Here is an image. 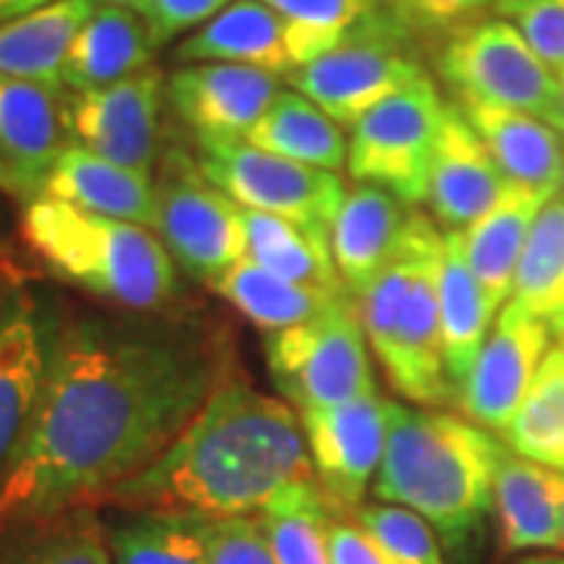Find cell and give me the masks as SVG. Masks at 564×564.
I'll use <instances>...</instances> for the list:
<instances>
[{
    "instance_id": "74e56055",
    "label": "cell",
    "mask_w": 564,
    "mask_h": 564,
    "mask_svg": "<svg viewBox=\"0 0 564 564\" xmlns=\"http://www.w3.org/2000/svg\"><path fill=\"white\" fill-rule=\"evenodd\" d=\"M207 564H276L261 518H198Z\"/></svg>"
},
{
    "instance_id": "4316f807",
    "label": "cell",
    "mask_w": 564,
    "mask_h": 564,
    "mask_svg": "<svg viewBox=\"0 0 564 564\" xmlns=\"http://www.w3.org/2000/svg\"><path fill=\"white\" fill-rule=\"evenodd\" d=\"M245 217V242L248 254L263 270L276 273L282 280L299 282L317 292L329 295H348L339 267L333 258L329 229L321 226H304V223L242 210Z\"/></svg>"
},
{
    "instance_id": "83f0119b",
    "label": "cell",
    "mask_w": 564,
    "mask_h": 564,
    "mask_svg": "<svg viewBox=\"0 0 564 564\" xmlns=\"http://www.w3.org/2000/svg\"><path fill=\"white\" fill-rule=\"evenodd\" d=\"M91 10L95 0H57L35 13L0 22V76L63 88L69 44Z\"/></svg>"
},
{
    "instance_id": "4dcf8cb0",
    "label": "cell",
    "mask_w": 564,
    "mask_h": 564,
    "mask_svg": "<svg viewBox=\"0 0 564 564\" xmlns=\"http://www.w3.org/2000/svg\"><path fill=\"white\" fill-rule=\"evenodd\" d=\"M214 292L232 304L245 321H251L267 333H280L289 326L307 323L311 317H317L326 304L343 299V295H329V292L282 280L251 258H242L236 267H229L220 280L214 282Z\"/></svg>"
},
{
    "instance_id": "f546056e",
    "label": "cell",
    "mask_w": 564,
    "mask_h": 564,
    "mask_svg": "<svg viewBox=\"0 0 564 564\" xmlns=\"http://www.w3.org/2000/svg\"><path fill=\"white\" fill-rule=\"evenodd\" d=\"M0 564H113L95 505L0 530Z\"/></svg>"
},
{
    "instance_id": "f35d334b",
    "label": "cell",
    "mask_w": 564,
    "mask_h": 564,
    "mask_svg": "<svg viewBox=\"0 0 564 564\" xmlns=\"http://www.w3.org/2000/svg\"><path fill=\"white\" fill-rule=\"evenodd\" d=\"M508 22L524 35L533 54L555 73H564V0H518L502 7Z\"/></svg>"
},
{
    "instance_id": "9a60e30c",
    "label": "cell",
    "mask_w": 564,
    "mask_h": 564,
    "mask_svg": "<svg viewBox=\"0 0 564 564\" xmlns=\"http://www.w3.org/2000/svg\"><path fill=\"white\" fill-rule=\"evenodd\" d=\"M549 343V323L533 317L518 302L505 304L458 392L464 417L502 436L524 404L545 351L552 348Z\"/></svg>"
},
{
    "instance_id": "9c48e42d",
    "label": "cell",
    "mask_w": 564,
    "mask_h": 564,
    "mask_svg": "<svg viewBox=\"0 0 564 564\" xmlns=\"http://www.w3.org/2000/svg\"><path fill=\"white\" fill-rule=\"evenodd\" d=\"M440 73L458 101L521 110L555 122L558 76L545 66L508 20L467 22L440 54Z\"/></svg>"
},
{
    "instance_id": "836d02e7",
    "label": "cell",
    "mask_w": 564,
    "mask_h": 564,
    "mask_svg": "<svg viewBox=\"0 0 564 564\" xmlns=\"http://www.w3.org/2000/svg\"><path fill=\"white\" fill-rule=\"evenodd\" d=\"M508 452L564 470V348L545 351L524 404L502 433Z\"/></svg>"
},
{
    "instance_id": "7dc6e473",
    "label": "cell",
    "mask_w": 564,
    "mask_h": 564,
    "mask_svg": "<svg viewBox=\"0 0 564 564\" xmlns=\"http://www.w3.org/2000/svg\"><path fill=\"white\" fill-rule=\"evenodd\" d=\"M552 339H555V343H558L564 348V323H562V326H558V329H555V333H552Z\"/></svg>"
},
{
    "instance_id": "f1b7e54d",
    "label": "cell",
    "mask_w": 564,
    "mask_h": 564,
    "mask_svg": "<svg viewBox=\"0 0 564 564\" xmlns=\"http://www.w3.org/2000/svg\"><path fill=\"white\" fill-rule=\"evenodd\" d=\"M245 141L285 161L307 163L329 173H343L348 166V139L343 126L292 88L276 95V101L267 107V113Z\"/></svg>"
},
{
    "instance_id": "ba28073f",
    "label": "cell",
    "mask_w": 564,
    "mask_h": 564,
    "mask_svg": "<svg viewBox=\"0 0 564 564\" xmlns=\"http://www.w3.org/2000/svg\"><path fill=\"white\" fill-rule=\"evenodd\" d=\"M445 107L430 76L377 104L351 126L348 173L358 182L383 185L408 207L426 202Z\"/></svg>"
},
{
    "instance_id": "b9f144b4",
    "label": "cell",
    "mask_w": 564,
    "mask_h": 564,
    "mask_svg": "<svg viewBox=\"0 0 564 564\" xmlns=\"http://www.w3.org/2000/svg\"><path fill=\"white\" fill-rule=\"evenodd\" d=\"M404 3H411L423 20L436 22V25H452V22H462L480 13L496 0H404Z\"/></svg>"
},
{
    "instance_id": "6da1fadb",
    "label": "cell",
    "mask_w": 564,
    "mask_h": 564,
    "mask_svg": "<svg viewBox=\"0 0 564 564\" xmlns=\"http://www.w3.org/2000/svg\"><path fill=\"white\" fill-rule=\"evenodd\" d=\"M229 361L226 329L202 314L166 307L63 323L39 421L0 484V530L107 502L232 380Z\"/></svg>"
},
{
    "instance_id": "603a6c76",
    "label": "cell",
    "mask_w": 564,
    "mask_h": 564,
    "mask_svg": "<svg viewBox=\"0 0 564 564\" xmlns=\"http://www.w3.org/2000/svg\"><path fill=\"white\" fill-rule=\"evenodd\" d=\"M173 57L185 63H239L285 79L295 63L280 17L261 0H232L202 29L182 39Z\"/></svg>"
},
{
    "instance_id": "2e32d148",
    "label": "cell",
    "mask_w": 564,
    "mask_h": 564,
    "mask_svg": "<svg viewBox=\"0 0 564 564\" xmlns=\"http://www.w3.org/2000/svg\"><path fill=\"white\" fill-rule=\"evenodd\" d=\"M280 82L239 63H185L166 79V101L195 144L242 141L276 101Z\"/></svg>"
},
{
    "instance_id": "cb8c5ba5",
    "label": "cell",
    "mask_w": 564,
    "mask_h": 564,
    "mask_svg": "<svg viewBox=\"0 0 564 564\" xmlns=\"http://www.w3.org/2000/svg\"><path fill=\"white\" fill-rule=\"evenodd\" d=\"M54 202L73 204L88 214H101L113 220L154 223V182L135 170H126L120 163H110L69 144L61 154L57 166L51 170L44 195Z\"/></svg>"
},
{
    "instance_id": "d6a6232c",
    "label": "cell",
    "mask_w": 564,
    "mask_h": 564,
    "mask_svg": "<svg viewBox=\"0 0 564 564\" xmlns=\"http://www.w3.org/2000/svg\"><path fill=\"white\" fill-rule=\"evenodd\" d=\"M508 302L527 307L552 333L564 323V192L536 214Z\"/></svg>"
},
{
    "instance_id": "1f68e13d",
    "label": "cell",
    "mask_w": 564,
    "mask_h": 564,
    "mask_svg": "<svg viewBox=\"0 0 564 564\" xmlns=\"http://www.w3.org/2000/svg\"><path fill=\"white\" fill-rule=\"evenodd\" d=\"M113 564H207L202 521L176 511H126L104 518Z\"/></svg>"
},
{
    "instance_id": "ac0fdd59",
    "label": "cell",
    "mask_w": 564,
    "mask_h": 564,
    "mask_svg": "<svg viewBox=\"0 0 564 564\" xmlns=\"http://www.w3.org/2000/svg\"><path fill=\"white\" fill-rule=\"evenodd\" d=\"M511 192L484 139L474 132L462 107H445L443 132L436 141V154L430 163V192L426 204L433 220L445 232H464L502 202Z\"/></svg>"
},
{
    "instance_id": "484cf974",
    "label": "cell",
    "mask_w": 564,
    "mask_h": 564,
    "mask_svg": "<svg viewBox=\"0 0 564 564\" xmlns=\"http://www.w3.org/2000/svg\"><path fill=\"white\" fill-rule=\"evenodd\" d=\"M549 202L540 192L511 185V192L496 204L484 220H477L462 232V248L474 276L484 285L489 307L499 314L514 289L518 263L524 254L527 236L533 229L536 214Z\"/></svg>"
},
{
    "instance_id": "7402d4cb",
    "label": "cell",
    "mask_w": 564,
    "mask_h": 564,
    "mask_svg": "<svg viewBox=\"0 0 564 564\" xmlns=\"http://www.w3.org/2000/svg\"><path fill=\"white\" fill-rule=\"evenodd\" d=\"M154 39L148 20L113 3H95L91 17L82 22L63 63L66 91H95L151 69Z\"/></svg>"
},
{
    "instance_id": "8fae6325",
    "label": "cell",
    "mask_w": 564,
    "mask_h": 564,
    "mask_svg": "<svg viewBox=\"0 0 564 564\" xmlns=\"http://www.w3.org/2000/svg\"><path fill=\"white\" fill-rule=\"evenodd\" d=\"M198 166L207 182H214L242 210L273 214L321 229L333 226L348 195L339 173L285 161L245 139L198 144Z\"/></svg>"
},
{
    "instance_id": "e575fe53",
    "label": "cell",
    "mask_w": 564,
    "mask_h": 564,
    "mask_svg": "<svg viewBox=\"0 0 564 564\" xmlns=\"http://www.w3.org/2000/svg\"><path fill=\"white\" fill-rule=\"evenodd\" d=\"M285 29V44L295 66L317 61L343 41L380 25L373 0H261Z\"/></svg>"
},
{
    "instance_id": "5b68a950",
    "label": "cell",
    "mask_w": 564,
    "mask_h": 564,
    "mask_svg": "<svg viewBox=\"0 0 564 564\" xmlns=\"http://www.w3.org/2000/svg\"><path fill=\"white\" fill-rule=\"evenodd\" d=\"M443 232L411 214L399 254L358 299L364 336L395 392L417 404L455 402L443 358L440 321Z\"/></svg>"
},
{
    "instance_id": "8d00e7d4",
    "label": "cell",
    "mask_w": 564,
    "mask_h": 564,
    "mask_svg": "<svg viewBox=\"0 0 564 564\" xmlns=\"http://www.w3.org/2000/svg\"><path fill=\"white\" fill-rule=\"evenodd\" d=\"M351 518L399 564H445V545L440 533L417 511L404 505H361L355 508Z\"/></svg>"
},
{
    "instance_id": "52a82bcc",
    "label": "cell",
    "mask_w": 564,
    "mask_h": 564,
    "mask_svg": "<svg viewBox=\"0 0 564 564\" xmlns=\"http://www.w3.org/2000/svg\"><path fill=\"white\" fill-rule=\"evenodd\" d=\"M151 229L182 273L210 289L248 254L242 207L207 182L198 158L180 148L166 151L158 166Z\"/></svg>"
},
{
    "instance_id": "816d5d0a",
    "label": "cell",
    "mask_w": 564,
    "mask_h": 564,
    "mask_svg": "<svg viewBox=\"0 0 564 564\" xmlns=\"http://www.w3.org/2000/svg\"><path fill=\"white\" fill-rule=\"evenodd\" d=\"M0 302H3V292H0Z\"/></svg>"
},
{
    "instance_id": "7bdbcfd3",
    "label": "cell",
    "mask_w": 564,
    "mask_h": 564,
    "mask_svg": "<svg viewBox=\"0 0 564 564\" xmlns=\"http://www.w3.org/2000/svg\"><path fill=\"white\" fill-rule=\"evenodd\" d=\"M51 3H57V0H0V22L35 13L41 7H51Z\"/></svg>"
},
{
    "instance_id": "e0dca14e",
    "label": "cell",
    "mask_w": 564,
    "mask_h": 564,
    "mask_svg": "<svg viewBox=\"0 0 564 564\" xmlns=\"http://www.w3.org/2000/svg\"><path fill=\"white\" fill-rule=\"evenodd\" d=\"M66 148L63 88L0 76V192L39 202Z\"/></svg>"
},
{
    "instance_id": "d4e9b609",
    "label": "cell",
    "mask_w": 564,
    "mask_h": 564,
    "mask_svg": "<svg viewBox=\"0 0 564 564\" xmlns=\"http://www.w3.org/2000/svg\"><path fill=\"white\" fill-rule=\"evenodd\" d=\"M440 321H443V358L448 389L458 402L464 380L477 361L496 311L489 307L484 285L474 276L462 248V232H443L440 261Z\"/></svg>"
},
{
    "instance_id": "5bb4252c",
    "label": "cell",
    "mask_w": 564,
    "mask_h": 564,
    "mask_svg": "<svg viewBox=\"0 0 564 564\" xmlns=\"http://www.w3.org/2000/svg\"><path fill=\"white\" fill-rule=\"evenodd\" d=\"M302 423L323 496L333 511L355 514L383 464L392 402L373 389L345 404L304 411Z\"/></svg>"
},
{
    "instance_id": "7a4b0ae2",
    "label": "cell",
    "mask_w": 564,
    "mask_h": 564,
    "mask_svg": "<svg viewBox=\"0 0 564 564\" xmlns=\"http://www.w3.org/2000/svg\"><path fill=\"white\" fill-rule=\"evenodd\" d=\"M317 480L302 414L242 380L207 399L173 443L107 502L126 511L254 518L289 486Z\"/></svg>"
},
{
    "instance_id": "44dd1931",
    "label": "cell",
    "mask_w": 564,
    "mask_h": 564,
    "mask_svg": "<svg viewBox=\"0 0 564 564\" xmlns=\"http://www.w3.org/2000/svg\"><path fill=\"white\" fill-rule=\"evenodd\" d=\"M474 132L511 185L555 198L564 192V135L552 122L521 110L458 101Z\"/></svg>"
},
{
    "instance_id": "60d3db41",
    "label": "cell",
    "mask_w": 564,
    "mask_h": 564,
    "mask_svg": "<svg viewBox=\"0 0 564 564\" xmlns=\"http://www.w3.org/2000/svg\"><path fill=\"white\" fill-rule=\"evenodd\" d=\"M326 545L333 564H399L355 518L345 521L339 514H329Z\"/></svg>"
},
{
    "instance_id": "c3c4849f",
    "label": "cell",
    "mask_w": 564,
    "mask_h": 564,
    "mask_svg": "<svg viewBox=\"0 0 564 564\" xmlns=\"http://www.w3.org/2000/svg\"><path fill=\"white\" fill-rule=\"evenodd\" d=\"M3 242H7V239H3V223H0V254H3Z\"/></svg>"
},
{
    "instance_id": "30bf717a",
    "label": "cell",
    "mask_w": 564,
    "mask_h": 564,
    "mask_svg": "<svg viewBox=\"0 0 564 564\" xmlns=\"http://www.w3.org/2000/svg\"><path fill=\"white\" fill-rule=\"evenodd\" d=\"M61 307L29 285L3 289L0 302V484L29 443L57 355Z\"/></svg>"
},
{
    "instance_id": "3957f363",
    "label": "cell",
    "mask_w": 564,
    "mask_h": 564,
    "mask_svg": "<svg viewBox=\"0 0 564 564\" xmlns=\"http://www.w3.org/2000/svg\"><path fill=\"white\" fill-rule=\"evenodd\" d=\"M508 445L467 417L392 402L373 496L417 511L443 545L467 558L496 514V474Z\"/></svg>"
},
{
    "instance_id": "8992f818",
    "label": "cell",
    "mask_w": 564,
    "mask_h": 564,
    "mask_svg": "<svg viewBox=\"0 0 564 564\" xmlns=\"http://www.w3.org/2000/svg\"><path fill=\"white\" fill-rule=\"evenodd\" d=\"M367 348L358 302L343 295L307 323L267 333V370L282 402L304 414L377 389Z\"/></svg>"
},
{
    "instance_id": "277c9868",
    "label": "cell",
    "mask_w": 564,
    "mask_h": 564,
    "mask_svg": "<svg viewBox=\"0 0 564 564\" xmlns=\"http://www.w3.org/2000/svg\"><path fill=\"white\" fill-rule=\"evenodd\" d=\"M22 236L57 280L120 311L148 314L176 302V261L151 226L39 198L22 214Z\"/></svg>"
},
{
    "instance_id": "d6986e66",
    "label": "cell",
    "mask_w": 564,
    "mask_h": 564,
    "mask_svg": "<svg viewBox=\"0 0 564 564\" xmlns=\"http://www.w3.org/2000/svg\"><path fill=\"white\" fill-rule=\"evenodd\" d=\"M408 204L386 192L383 185L358 182L329 226V245L348 295L358 302L367 285L383 273V267L404 242L411 214Z\"/></svg>"
},
{
    "instance_id": "ee69618b",
    "label": "cell",
    "mask_w": 564,
    "mask_h": 564,
    "mask_svg": "<svg viewBox=\"0 0 564 564\" xmlns=\"http://www.w3.org/2000/svg\"><path fill=\"white\" fill-rule=\"evenodd\" d=\"M518 564H564V549L562 552H536V555H527Z\"/></svg>"
},
{
    "instance_id": "681fc988",
    "label": "cell",
    "mask_w": 564,
    "mask_h": 564,
    "mask_svg": "<svg viewBox=\"0 0 564 564\" xmlns=\"http://www.w3.org/2000/svg\"><path fill=\"white\" fill-rule=\"evenodd\" d=\"M499 7H508V3H518V0H496Z\"/></svg>"
},
{
    "instance_id": "4fadbf2b",
    "label": "cell",
    "mask_w": 564,
    "mask_h": 564,
    "mask_svg": "<svg viewBox=\"0 0 564 564\" xmlns=\"http://www.w3.org/2000/svg\"><path fill=\"white\" fill-rule=\"evenodd\" d=\"M166 79L158 69L66 95V135L104 161L151 176L161 158V113Z\"/></svg>"
},
{
    "instance_id": "bcb514c9",
    "label": "cell",
    "mask_w": 564,
    "mask_h": 564,
    "mask_svg": "<svg viewBox=\"0 0 564 564\" xmlns=\"http://www.w3.org/2000/svg\"><path fill=\"white\" fill-rule=\"evenodd\" d=\"M564 135V73L558 76V107H555V122H552Z\"/></svg>"
},
{
    "instance_id": "ffe728a7",
    "label": "cell",
    "mask_w": 564,
    "mask_h": 564,
    "mask_svg": "<svg viewBox=\"0 0 564 564\" xmlns=\"http://www.w3.org/2000/svg\"><path fill=\"white\" fill-rule=\"evenodd\" d=\"M496 521L505 552H562V467H549L505 452L496 474Z\"/></svg>"
},
{
    "instance_id": "ab89813d",
    "label": "cell",
    "mask_w": 564,
    "mask_h": 564,
    "mask_svg": "<svg viewBox=\"0 0 564 564\" xmlns=\"http://www.w3.org/2000/svg\"><path fill=\"white\" fill-rule=\"evenodd\" d=\"M232 0H151L148 10V29L154 47H163L180 35H192L195 29H202L204 22H210L220 10H226Z\"/></svg>"
},
{
    "instance_id": "f6af8a7d",
    "label": "cell",
    "mask_w": 564,
    "mask_h": 564,
    "mask_svg": "<svg viewBox=\"0 0 564 564\" xmlns=\"http://www.w3.org/2000/svg\"><path fill=\"white\" fill-rule=\"evenodd\" d=\"M95 3H113V7H129V10L141 13L144 20H148V10H151V0H95Z\"/></svg>"
},
{
    "instance_id": "7c38bea8",
    "label": "cell",
    "mask_w": 564,
    "mask_h": 564,
    "mask_svg": "<svg viewBox=\"0 0 564 564\" xmlns=\"http://www.w3.org/2000/svg\"><path fill=\"white\" fill-rule=\"evenodd\" d=\"M423 76L426 73L421 61L408 54L402 41H395L389 32V25L380 22L326 51L317 61L295 66L285 82L292 85V91L317 104L339 126H355L377 104L421 82Z\"/></svg>"
},
{
    "instance_id": "d590c367",
    "label": "cell",
    "mask_w": 564,
    "mask_h": 564,
    "mask_svg": "<svg viewBox=\"0 0 564 564\" xmlns=\"http://www.w3.org/2000/svg\"><path fill=\"white\" fill-rule=\"evenodd\" d=\"M333 505L317 480L289 486L280 499L263 508L261 524L276 564H333L326 545V521Z\"/></svg>"
},
{
    "instance_id": "f907efd6",
    "label": "cell",
    "mask_w": 564,
    "mask_h": 564,
    "mask_svg": "<svg viewBox=\"0 0 564 564\" xmlns=\"http://www.w3.org/2000/svg\"><path fill=\"white\" fill-rule=\"evenodd\" d=\"M389 3H402V0H389Z\"/></svg>"
}]
</instances>
